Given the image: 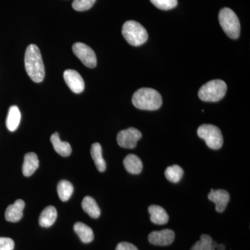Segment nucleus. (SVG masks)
<instances>
[{
    "label": "nucleus",
    "instance_id": "obj_1",
    "mask_svg": "<svg viewBox=\"0 0 250 250\" xmlns=\"http://www.w3.org/2000/svg\"><path fill=\"white\" fill-rule=\"evenodd\" d=\"M26 71L31 80L36 83L42 82L45 77V67L42 62L40 49L31 44L26 49L24 56Z\"/></svg>",
    "mask_w": 250,
    "mask_h": 250
},
{
    "label": "nucleus",
    "instance_id": "obj_2",
    "mask_svg": "<svg viewBox=\"0 0 250 250\" xmlns=\"http://www.w3.org/2000/svg\"><path fill=\"white\" fill-rule=\"evenodd\" d=\"M162 97L157 90L150 88H140L132 97L135 107L147 111H155L162 105Z\"/></svg>",
    "mask_w": 250,
    "mask_h": 250
},
{
    "label": "nucleus",
    "instance_id": "obj_3",
    "mask_svg": "<svg viewBox=\"0 0 250 250\" xmlns=\"http://www.w3.org/2000/svg\"><path fill=\"white\" fill-rule=\"evenodd\" d=\"M226 83L223 80H215L202 85L198 92V96L204 102L215 103L220 101L227 93Z\"/></svg>",
    "mask_w": 250,
    "mask_h": 250
},
{
    "label": "nucleus",
    "instance_id": "obj_4",
    "mask_svg": "<svg viewBox=\"0 0 250 250\" xmlns=\"http://www.w3.org/2000/svg\"><path fill=\"white\" fill-rule=\"evenodd\" d=\"M122 33L128 43L136 47L142 45L148 39L147 30L142 24L134 21H126L123 24Z\"/></svg>",
    "mask_w": 250,
    "mask_h": 250
},
{
    "label": "nucleus",
    "instance_id": "obj_5",
    "mask_svg": "<svg viewBox=\"0 0 250 250\" xmlns=\"http://www.w3.org/2000/svg\"><path fill=\"white\" fill-rule=\"evenodd\" d=\"M219 22L225 34L232 39H237L241 33V24L238 16L229 8H223L219 13Z\"/></svg>",
    "mask_w": 250,
    "mask_h": 250
},
{
    "label": "nucleus",
    "instance_id": "obj_6",
    "mask_svg": "<svg viewBox=\"0 0 250 250\" xmlns=\"http://www.w3.org/2000/svg\"><path fill=\"white\" fill-rule=\"evenodd\" d=\"M197 135L205 140L207 146L212 149H220L223 145V136L218 126L213 125H202L197 129Z\"/></svg>",
    "mask_w": 250,
    "mask_h": 250
},
{
    "label": "nucleus",
    "instance_id": "obj_7",
    "mask_svg": "<svg viewBox=\"0 0 250 250\" xmlns=\"http://www.w3.org/2000/svg\"><path fill=\"white\" fill-rule=\"evenodd\" d=\"M72 51L85 66L89 68H94L96 66V54L89 46L82 42H76L72 46Z\"/></svg>",
    "mask_w": 250,
    "mask_h": 250
},
{
    "label": "nucleus",
    "instance_id": "obj_8",
    "mask_svg": "<svg viewBox=\"0 0 250 250\" xmlns=\"http://www.w3.org/2000/svg\"><path fill=\"white\" fill-rule=\"evenodd\" d=\"M142 138L141 131L136 128L130 127L122 130L117 136V142L121 147L134 149L137 146L138 141Z\"/></svg>",
    "mask_w": 250,
    "mask_h": 250
},
{
    "label": "nucleus",
    "instance_id": "obj_9",
    "mask_svg": "<svg viewBox=\"0 0 250 250\" xmlns=\"http://www.w3.org/2000/svg\"><path fill=\"white\" fill-rule=\"evenodd\" d=\"M64 80L73 93L80 94L84 90L85 83L78 72L75 70H65L63 73Z\"/></svg>",
    "mask_w": 250,
    "mask_h": 250
},
{
    "label": "nucleus",
    "instance_id": "obj_10",
    "mask_svg": "<svg viewBox=\"0 0 250 250\" xmlns=\"http://www.w3.org/2000/svg\"><path fill=\"white\" fill-rule=\"evenodd\" d=\"M175 233L172 230L163 229L161 231H153L148 236L149 242L154 246H167L173 243Z\"/></svg>",
    "mask_w": 250,
    "mask_h": 250
},
{
    "label": "nucleus",
    "instance_id": "obj_11",
    "mask_svg": "<svg viewBox=\"0 0 250 250\" xmlns=\"http://www.w3.org/2000/svg\"><path fill=\"white\" fill-rule=\"evenodd\" d=\"M208 198L210 201L213 202L215 205V210L218 213H223L226 209L229 202L230 200L229 193L223 189L213 190L211 189L208 193Z\"/></svg>",
    "mask_w": 250,
    "mask_h": 250
},
{
    "label": "nucleus",
    "instance_id": "obj_12",
    "mask_svg": "<svg viewBox=\"0 0 250 250\" xmlns=\"http://www.w3.org/2000/svg\"><path fill=\"white\" fill-rule=\"evenodd\" d=\"M25 203L22 200H17L13 205L9 206L5 212V218L11 223L20 221L23 216V210Z\"/></svg>",
    "mask_w": 250,
    "mask_h": 250
},
{
    "label": "nucleus",
    "instance_id": "obj_13",
    "mask_svg": "<svg viewBox=\"0 0 250 250\" xmlns=\"http://www.w3.org/2000/svg\"><path fill=\"white\" fill-rule=\"evenodd\" d=\"M150 220L156 225H164L167 223L169 220L168 214L163 207L158 205H151L148 208Z\"/></svg>",
    "mask_w": 250,
    "mask_h": 250
},
{
    "label": "nucleus",
    "instance_id": "obj_14",
    "mask_svg": "<svg viewBox=\"0 0 250 250\" xmlns=\"http://www.w3.org/2000/svg\"><path fill=\"white\" fill-rule=\"evenodd\" d=\"M39 161L36 154L29 152L25 154L24 164L22 166V172L25 177H30L39 168Z\"/></svg>",
    "mask_w": 250,
    "mask_h": 250
},
{
    "label": "nucleus",
    "instance_id": "obj_15",
    "mask_svg": "<svg viewBox=\"0 0 250 250\" xmlns=\"http://www.w3.org/2000/svg\"><path fill=\"white\" fill-rule=\"evenodd\" d=\"M125 169L129 173L138 174L141 173L143 170V162L141 159L135 154H129L125 157L124 161Z\"/></svg>",
    "mask_w": 250,
    "mask_h": 250
},
{
    "label": "nucleus",
    "instance_id": "obj_16",
    "mask_svg": "<svg viewBox=\"0 0 250 250\" xmlns=\"http://www.w3.org/2000/svg\"><path fill=\"white\" fill-rule=\"evenodd\" d=\"M51 142L53 145L54 150L61 156L66 157L70 156L72 153V147L67 142L61 141L58 133H54L50 138Z\"/></svg>",
    "mask_w": 250,
    "mask_h": 250
},
{
    "label": "nucleus",
    "instance_id": "obj_17",
    "mask_svg": "<svg viewBox=\"0 0 250 250\" xmlns=\"http://www.w3.org/2000/svg\"><path fill=\"white\" fill-rule=\"evenodd\" d=\"M57 211L53 206H49L42 210L39 218V224L42 228H49L55 223Z\"/></svg>",
    "mask_w": 250,
    "mask_h": 250
},
{
    "label": "nucleus",
    "instance_id": "obj_18",
    "mask_svg": "<svg viewBox=\"0 0 250 250\" xmlns=\"http://www.w3.org/2000/svg\"><path fill=\"white\" fill-rule=\"evenodd\" d=\"M92 158H93L95 166L99 172H103L106 170V164L103 156V149L101 145L98 143H93L90 149Z\"/></svg>",
    "mask_w": 250,
    "mask_h": 250
},
{
    "label": "nucleus",
    "instance_id": "obj_19",
    "mask_svg": "<svg viewBox=\"0 0 250 250\" xmlns=\"http://www.w3.org/2000/svg\"><path fill=\"white\" fill-rule=\"evenodd\" d=\"M74 230L83 243H89L93 241V230L85 224L80 223V222L75 223L74 225Z\"/></svg>",
    "mask_w": 250,
    "mask_h": 250
},
{
    "label": "nucleus",
    "instance_id": "obj_20",
    "mask_svg": "<svg viewBox=\"0 0 250 250\" xmlns=\"http://www.w3.org/2000/svg\"><path fill=\"white\" fill-rule=\"evenodd\" d=\"M21 120V113L16 106L10 107L6 118V127L10 131H15L18 129Z\"/></svg>",
    "mask_w": 250,
    "mask_h": 250
},
{
    "label": "nucleus",
    "instance_id": "obj_21",
    "mask_svg": "<svg viewBox=\"0 0 250 250\" xmlns=\"http://www.w3.org/2000/svg\"><path fill=\"white\" fill-rule=\"evenodd\" d=\"M82 206L83 210L85 213H88L91 218H98L100 216L101 210L93 197H85L82 201Z\"/></svg>",
    "mask_w": 250,
    "mask_h": 250
},
{
    "label": "nucleus",
    "instance_id": "obj_22",
    "mask_svg": "<svg viewBox=\"0 0 250 250\" xmlns=\"http://www.w3.org/2000/svg\"><path fill=\"white\" fill-rule=\"evenodd\" d=\"M218 243L213 241L211 237L207 234H202L200 240L196 242L190 250H215Z\"/></svg>",
    "mask_w": 250,
    "mask_h": 250
},
{
    "label": "nucleus",
    "instance_id": "obj_23",
    "mask_svg": "<svg viewBox=\"0 0 250 250\" xmlns=\"http://www.w3.org/2000/svg\"><path fill=\"white\" fill-rule=\"evenodd\" d=\"M59 197L62 202H66L72 196L74 191V187L70 182L62 180L59 182L57 187Z\"/></svg>",
    "mask_w": 250,
    "mask_h": 250
},
{
    "label": "nucleus",
    "instance_id": "obj_24",
    "mask_svg": "<svg viewBox=\"0 0 250 250\" xmlns=\"http://www.w3.org/2000/svg\"><path fill=\"white\" fill-rule=\"evenodd\" d=\"M184 175V170L180 166H169L165 171V176L167 180L172 183H178Z\"/></svg>",
    "mask_w": 250,
    "mask_h": 250
},
{
    "label": "nucleus",
    "instance_id": "obj_25",
    "mask_svg": "<svg viewBox=\"0 0 250 250\" xmlns=\"http://www.w3.org/2000/svg\"><path fill=\"white\" fill-rule=\"evenodd\" d=\"M150 1L156 8L164 11L174 9L178 4L177 0H150Z\"/></svg>",
    "mask_w": 250,
    "mask_h": 250
},
{
    "label": "nucleus",
    "instance_id": "obj_26",
    "mask_svg": "<svg viewBox=\"0 0 250 250\" xmlns=\"http://www.w3.org/2000/svg\"><path fill=\"white\" fill-rule=\"evenodd\" d=\"M96 0H74L72 8L77 11H85L90 9Z\"/></svg>",
    "mask_w": 250,
    "mask_h": 250
},
{
    "label": "nucleus",
    "instance_id": "obj_27",
    "mask_svg": "<svg viewBox=\"0 0 250 250\" xmlns=\"http://www.w3.org/2000/svg\"><path fill=\"white\" fill-rule=\"evenodd\" d=\"M14 241L11 238L0 237V250H14Z\"/></svg>",
    "mask_w": 250,
    "mask_h": 250
},
{
    "label": "nucleus",
    "instance_id": "obj_28",
    "mask_svg": "<svg viewBox=\"0 0 250 250\" xmlns=\"http://www.w3.org/2000/svg\"><path fill=\"white\" fill-rule=\"evenodd\" d=\"M116 250H139L134 245L127 242H122L116 247Z\"/></svg>",
    "mask_w": 250,
    "mask_h": 250
},
{
    "label": "nucleus",
    "instance_id": "obj_29",
    "mask_svg": "<svg viewBox=\"0 0 250 250\" xmlns=\"http://www.w3.org/2000/svg\"><path fill=\"white\" fill-rule=\"evenodd\" d=\"M225 250V246L223 244H218L215 250Z\"/></svg>",
    "mask_w": 250,
    "mask_h": 250
}]
</instances>
